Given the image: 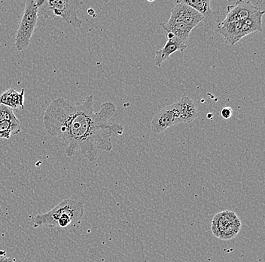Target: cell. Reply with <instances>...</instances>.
<instances>
[{"instance_id": "cell-19", "label": "cell", "mask_w": 265, "mask_h": 262, "mask_svg": "<svg viewBox=\"0 0 265 262\" xmlns=\"http://www.w3.org/2000/svg\"><path fill=\"white\" fill-rule=\"evenodd\" d=\"M0 262H13L12 258H6L5 256H0Z\"/></svg>"}, {"instance_id": "cell-10", "label": "cell", "mask_w": 265, "mask_h": 262, "mask_svg": "<svg viewBox=\"0 0 265 262\" xmlns=\"http://www.w3.org/2000/svg\"><path fill=\"white\" fill-rule=\"evenodd\" d=\"M161 26L165 33H171L175 37L187 42L191 32L194 29L172 15H170L169 21L165 24H161Z\"/></svg>"}, {"instance_id": "cell-17", "label": "cell", "mask_w": 265, "mask_h": 262, "mask_svg": "<svg viewBox=\"0 0 265 262\" xmlns=\"http://www.w3.org/2000/svg\"><path fill=\"white\" fill-rule=\"evenodd\" d=\"M18 118L14 113L13 110L0 104V122L4 120H16Z\"/></svg>"}, {"instance_id": "cell-1", "label": "cell", "mask_w": 265, "mask_h": 262, "mask_svg": "<svg viewBox=\"0 0 265 262\" xmlns=\"http://www.w3.org/2000/svg\"><path fill=\"white\" fill-rule=\"evenodd\" d=\"M116 111L114 103L107 101L101 104L99 111L95 112L93 95L81 103H72L60 97L47 107L44 127L50 136L66 145L68 157L79 152L89 161L94 162L98 151L113 150L112 138L123 134L120 124L110 122Z\"/></svg>"}, {"instance_id": "cell-6", "label": "cell", "mask_w": 265, "mask_h": 262, "mask_svg": "<svg viewBox=\"0 0 265 262\" xmlns=\"http://www.w3.org/2000/svg\"><path fill=\"white\" fill-rule=\"evenodd\" d=\"M180 123L176 103L167 106L154 115L151 122V130L154 134H160L172 125Z\"/></svg>"}, {"instance_id": "cell-7", "label": "cell", "mask_w": 265, "mask_h": 262, "mask_svg": "<svg viewBox=\"0 0 265 262\" xmlns=\"http://www.w3.org/2000/svg\"><path fill=\"white\" fill-rule=\"evenodd\" d=\"M259 10V8L254 6L251 2L243 0L237 1L234 5L227 7L225 18L221 23L230 24L234 22H243L252 14Z\"/></svg>"}, {"instance_id": "cell-14", "label": "cell", "mask_w": 265, "mask_h": 262, "mask_svg": "<svg viewBox=\"0 0 265 262\" xmlns=\"http://www.w3.org/2000/svg\"><path fill=\"white\" fill-rule=\"evenodd\" d=\"M264 11L259 10L252 14L247 19L242 22L240 33L242 38L253 33L261 32L262 30V17Z\"/></svg>"}, {"instance_id": "cell-16", "label": "cell", "mask_w": 265, "mask_h": 262, "mask_svg": "<svg viewBox=\"0 0 265 262\" xmlns=\"http://www.w3.org/2000/svg\"><path fill=\"white\" fill-rule=\"evenodd\" d=\"M180 2L195 9L204 17V19L208 18L213 13L210 0H180Z\"/></svg>"}, {"instance_id": "cell-13", "label": "cell", "mask_w": 265, "mask_h": 262, "mask_svg": "<svg viewBox=\"0 0 265 262\" xmlns=\"http://www.w3.org/2000/svg\"><path fill=\"white\" fill-rule=\"evenodd\" d=\"M242 22L230 23V24H220L218 25L217 31L221 36H223L225 41L231 45H235L240 39H243L240 33Z\"/></svg>"}, {"instance_id": "cell-11", "label": "cell", "mask_w": 265, "mask_h": 262, "mask_svg": "<svg viewBox=\"0 0 265 262\" xmlns=\"http://www.w3.org/2000/svg\"><path fill=\"white\" fill-rule=\"evenodd\" d=\"M175 103L178 108L180 123H191L198 117V109L189 97H183Z\"/></svg>"}, {"instance_id": "cell-12", "label": "cell", "mask_w": 265, "mask_h": 262, "mask_svg": "<svg viewBox=\"0 0 265 262\" xmlns=\"http://www.w3.org/2000/svg\"><path fill=\"white\" fill-rule=\"evenodd\" d=\"M24 89H22L21 92L14 89H9L5 91L0 95V104L9 107L12 110L18 109H24Z\"/></svg>"}, {"instance_id": "cell-3", "label": "cell", "mask_w": 265, "mask_h": 262, "mask_svg": "<svg viewBox=\"0 0 265 262\" xmlns=\"http://www.w3.org/2000/svg\"><path fill=\"white\" fill-rule=\"evenodd\" d=\"M44 3L45 0L26 1L24 13L21 17L15 37V48L18 51H24L30 45L32 36L37 25L39 9Z\"/></svg>"}, {"instance_id": "cell-15", "label": "cell", "mask_w": 265, "mask_h": 262, "mask_svg": "<svg viewBox=\"0 0 265 262\" xmlns=\"http://www.w3.org/2000/svg\"><path fill=\"white\" fill-rule=\"evenodd\" d=\"M21 131V123L19 119L4 120L0 122V139L9 140Z\"/></svg>"}, {"instance_id": "cell-5", "label": "cell", "mask_w": 265, "mask_h": 262, "mask_svg": "<svg viewBox=\"0 0 265 262\" xmlns=\"http://www.w3.org/2000/svg\"><path fill=\"white\" fill-rule=\"evenodd\" d=\"M241 221L234 212H221L215 215L212 221L211 231L213 235L224 241L237 237L241 229Z\"/></svg>"}, {"instance_id": "cell-2", "label": "cell", "mask_w": 265, "mask_h": 262, "mask_svg": "<svg viewBox=\"0 0 265 262\" xmlns=\"http://www.w3.org/2000/svg\"><path fill=\"white\" fill-rule=\"evenodd\" d=\"M84 212V204L75 198H71L62 201L48 213L36 216L32 220L31 225L34 228L59 227L69 230L79 225Z\"/></svg>"}, {"instance_id": "cell-9", "label": "cell", "mask_w": 265, "mask_h": 262, "mask_svg": "<svg viewBox=\"0 0 265 262\" xmlns=\"http://www.w3.org/2000/svg\"><path fill=\"white\" fill-rule=\"evenodd\" d=\"M187 41L183 40L177 37L167 39L164 46L156 51L154 56V65L157 68H160L165 60L169 58L171 54L176 51L183 52L186 48H187Z\"/></svg>"}, {"instance_id": "cell-18", "label": "cell", "mask_w": 265, "mask_h": 262, "mask_svg": "<svg viewBox=\"0 0 265 262\" xmlns=\"http://www.w3.org/2000/svg\"><path fill=\"white\" fill-rule=\"evenodd\" d=\"M220 115L223 119H230L232 116V109L231 107H224L221 110Z\"/></svg>"}, {"instance_id": "cell-4", "label": "cell", "mask_w": 265, "mask_h": 262, "mask_svg": "<svg viewBox=\"0 0 265 262\" xmlns=\"http://www.w3.org/2000/svg\"><path fill=\"white\" fill-rule=\"evenodd\" d=\"M80 3L78 0H47L40 8L41 12L45 18H62L74 28L79 29L82 26L78 16Z\"/></svg>"}, {"instance_id": "cell-8", "label": "cell", "mask_w": 265, "mask_h": 262, "mask_svg": "<svg viewBox=\"0 0 265 262\" xmlns=\"http://www.w3.org/2000/svg\"><path fill=\"white\" fill-rule=\"evenodd\" d=\"M170 15L179 18L180 21L193 28L204 20V17L201 14L188 5L180 3V1H176V5L172 8Z\"/></svg>"}]
</instances>
